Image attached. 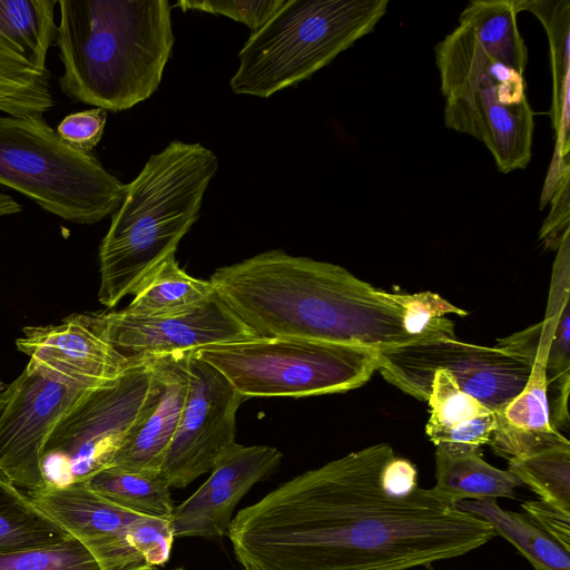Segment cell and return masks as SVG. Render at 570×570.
Returning a JSON list of instances; mask_svg holds the SVG:
<instances>
[{
	"instance_id": "23",
	"label": "cell",
	"mask_w": 570,
	"mask_h": 570,
	"mask_svg": "<svg viewBox=\"0 0 570 570\" xmlns=\"http://www.w3.org/2000/svg\"><path fill=\"white\" fill-rule=\"evenodd\" d=\"M215 296L212 283L187 274L174 254L157 267L121 311L141 318L173 316L191 311Z\"/></svg>"
},
{
	"instance_id": "26",
	"label": "cell",
	"mask_w": 570,
	"mask_h": 570,
	"mask_svg": "<svg viewBox=\"0 0 570 570\" xmlns=\"http://www.w3.org/2000/svg\"><path fill=\"white\" fill-rule=\"evenodd\" d=\"M517 16L514 0H474L463 9L459 22L470 28L493 58L523 73L528 49Z\"/></svg>"
},
{
	"instance_id": "7",
	"label": "cell",
	"mask_w": 570,
	"mask_h": 570,
	"mask_svg": "<svg viewBox=\"0 0 570 570\" xmlns=\"http://www.w3.org/2000/svg\"><path fill=\"white\" fill-rule=\"evenodd\" d=\"M0 185L73 224L112 215L126 185L92 153L67 144L42 117L0 114Z\"/></svg>"
},
{
	"instance_id": "19",
	"label": "cell",
	"mask_w": 570,
	"mask_h": 570,
	"mask_svg": "<svg viewBox=\"0 0 570 570\" xmlns=\"http://www.w3.org/2000/svg\"><path fill=\"white\" fill-rule=\"evenodd\" d=\"M495 428L488 444L508 461L569 443L551 423L544 364L534 361L523 390L494 413Z\"/></svg>"
},
{
	"instance_id": "27",
	"label": "cell",
	"mask_w": 570,
	"mask_h": 570,
	"mask_svg": "<svg viewBox=\"0 0 570 570\" xmlns=\"http://www.w3.org/2000/svg\"><path fill=\"white\" fill-rule=\"evenodd\" d=\"M96 492L130 512L171 520L175 505L170 487L159 474L107 466L87 480Z\"/></svg>"
},
{
	"instance_id": "40",
	"label": "cell",
	"mask_w": 570,
	"mask_h": 570,
	"mask_svg": "<svg viewBox=\"0 0 570 570\" xmlns=\"http://www.w3.org/2000/svg\"><path fill=\"white\" fill-rule=\"evenodd\" d=\"M245 570H249V569H245Z\"/></svg>"
},
{
	"instance_id": "21",
	"label": "cell",
	"mask_w": 570,
	"mask_h": 570,
	"mask_svg": "<svg viewBox=\"0 0 570 570\" xmlns=\"http://www.w3.org/2000/svg\"><path fill=\"white\" fill-rule=\"evenodd\" d=\"M435 480L431 491L451 504L462 500L513 499L514 489L522 485L509 470L485 462L481 449L461 452L436 449Z\"/></svg>"
},
{
	"instance_id": "24",
	"label": "cell",
	"mask_w": 570,
	"mask_h": 570,
	"mask_svg": "<svg viewBox=\"0 0 570 570\" xmlns=\"http://www.w3.org/2000/svg\"><path fill=\"white\" fill-rule=\"evenodd\" d=\"M455 507L485 520L534 570H570L569 551L525 514L503 510L495 499L462 500Z\"/></svg>"
},
{
	"instance_id": "34",
	"label": "cell",
	"mask_w": 570,
	"mask_h": 570,
	"mask_svg": "<svg viewBox=\"0 0 570 570\" xmlns=\"http://www.w3.org/2000/svg\"><path fill=\"white\" fill-rule=\"evenodd\" d=\"M552 209L540 230L544 246L558 249L569 233V175L562 177L550 198Z\"/></svg>"
},
{
	"instance_id": "20",
	"label": "cell",
	"mask_w": 570,
	"mask_h": 570,
	"mask_svg": "<svg viewBox=\"0 0 570 570\" xmlns=\"http://www.w3.org/2000/svg\"><path fill=\"white\" fill-rule=\"evenodd\" d=\"M428 402L431 415L425 432L438 450L461 452L488 444L494 412L461 391L448 371L434 373Z\"/></svg>"
},
{
	"instance_id": "3",
	"label": "cell",
	"mask_w": 570,
	"mask_h": 570,
	"mask_svg": "<svg viewBox=\"0 0 570 570\" xmlns=\"http://www.w3.org/2000/svg\"><path fill=\"white\" fill-rule=\"evenodd\" d=\"M60 90L73 102L121 111L158 88L171 55L168 0H57Z\"/></svg>"
},
{
	"instance_id": "4",
	"label": "cell",
	"mask_w": 570,
	"mask_h": 570,
	"mask_svg": "<svg viewBox=\"0 0 570 570\" xmlns=\"http://www.w3.org/2000/svg\"><path fill=\"white\" fill-rule=\"evenodd\" d=\"M218 168L198 142L170 141L128 185L99 245L98 301L114 308L134 295L197 220L204 194Z\"/></svg>"
},
{
	"instance_id": "25",
	"label": "cell",
	"mask_w": 570,
	"mask_h": 570,
	"mask_svg": "<svg viewBox=\"0 0 570 570\" xmlns=\"http://www.w3.org/2000/svg\"><path fill=\"white\" fill-rule=\"evenodd\" d=\"M68 537L0 468V554L57 543Z\"/></svg>"
},
{
	"instance_id": "2",
	"label": "cell",
	"mask_w": 570,
	"mask_h": 570,
	"mask_svg": "<svg viewBox=\"0 0 570 570\" xmlns=\"http://www.w3.org/2000/svg\"><path fill=\"white\" fill-rule=\"evenodd\" d=\"M217 297L256 338H302L381 351L420 342L391 293L340 265L282 249L217 268Z\"/></svg>"
},
{
	"instance_id": "14",
	"label": "cell",
	"mask_w": 570,
	"mask_h": 570,
	"mask_svg": "<svg viewBox=\"0 0 570 570\" xmlns=\"http://www.w3.org/2000/svg\"><path fill=\"white\" fill-rule=\"evenodd\" d=\"M92 327L128 357L193 352L199 347L256 338L217 295L183 314L141 318L122 311L88 313Z\"/></svg>"
},
{
	"instance_id": "35",
	"label": "cell",
	"mask_w": 570,
	"mask_h": 570,
	"mask_svg": "<svg viewBox=\"0 0 570 570\" xmlns=\"http://www.w3.org/2000/svg\"><path fill=\"white\" fill-rule=\"evenodd\" d=\"M521 508L538 527L570 551V513L541 500L527 501Z\"/></svg>"
},
{
	"instance_id": "9",
	"label": "cell",
	"mask_w": 570,
	"mask_h": 570,
	"mask_svg": "<svg viewBox=\"0 0 570 570\" xmlns=\"http://www.w3.org/2000/svg\"><path fill=\"white\" fill-rule=\"evenodd\" d=\"M158 397L149 356L135 357L118 377L83 391L49 434L42 458L46 479L62 471L61 484L85 481L110 465L129 433Z\"/></svg>"
},
{
	"instance_id": "36",
	"label": "cell",
	"mask_w": 570,
	"mask_h": 570,
	"mask_svg": "<svg viewBox=\"0 0 570 570\" xmlns=\"http://www.w3.org/2000/svg\"><path fill=\"white\" fill-rule=\"evenodd\" d=\"M381 485L389 494L407 495L419 487L416 468L411 461L394 455L382 470Z\"/></svg>"
},
{
	"instance_id": "29",
	"label": "cell",
	"mask_w": 570,
	"mask_h": 570,
	"mask_svg": "<svg viewBox=\"0 0 570 570\" xmlns=\"http://www.w3.org/2000/svg\"><path fill=\"white\" fill-rule=\"evenodd\" d=\"M0 570H102L76 538L0 554Z\"/></svg>"
},
{
	"instance_id": "12",
	"label": "cell",
	"mask_w": 570,
	"mask_h": 570,
	"mask_svg": "<svg viewBox=\"0 0 570 570\" xmlns=\"http://www.w3.org/2000/svg\"><path fill=\"white\" fill-rule=\"evenodd\" d=\"M57 0H0V112L42 117L55 106L47 56Z\"/></svg>"
},
{
	"instance_id": "22",
	"label": "cell",
	"mask_w": 570,
	"mask_h": 570,
	"mask_svg": "<svg viewBox=\"0 0 570 570\" xmlns=\"http://www.w3.org/2000/svg\"><path fill=\"white\" fill-rule=\"evenodd\" d=\"M514 4L518 13L523 10L533 13L547 31L553 81L551 118L557 142L553 157L568 163L570 2L514 0Z\"/></svg>"
},
{
	"instance_id": "15",
	"label": "cell",
	"mask_w": 570,
	"mask_h": 570,
	"mask_svg": "<svg viewBox=\"0 0 570 570\" xmlns=\"http://www.w3.org/2000/svg\"><path fill=\"white\" fill-rule=\"evenodd\" d=\"M29 495L48 517L91 552L102 570L150 567L127 541V529L138 513L109 501L86 481L47 483L29 491Z\"/></svg>"
},
{
	"instance_id": "10",
	"label": "cell",
	"mask_w": 570,
	"mask_h": 570,
	"mask_svg": "<svg viewBox=\"0 0 570 570\" xmlns=\"http://www.w3.org/2000/svg\"><path fill=\"white\" fill-rule=\"evenodd\" d=\"M377 371L406 394L428 401L433 375L448 371L459 389L492 412L502 409L528 383L533 364L495 347L441 338L377 351Z\"/></svg>"
},
{
	"instance_id": "31",
	"label": "cell",
	"mask_w": 570,
	"mask_h": 570,
	"mask_svg": "<svg viewBox=\"0 0 570 570\" xmlns=\"http://www.w3.org/2000/svg\"><path fill=\"white\" fill-rule=\"evenodd\" d=\"M288 0H209L187 1L180 0L175 6L183 10H198L214 14H222L235 21L245 23L253 33L261 30Z\"/></svg>"
},
{
	"instance_id": "30",
	"label": "cell",
	"mask_w": 570,
	"mask_h": 570,
	"mask_svg": "<svg viewBox=\"0 0 570 570\" xmlns=\"http://www.w3.org/2000/svg\"><path fill=\"white\" fill-rule=\"evenodd\" d=\"M175 535L171 520L138 514L127 529V541L150 567L164 566Z\"/></svg>"
},
{
	"instance_id": "8",
	"label": "cell",
	"mask_w": 570,
	"mask_h": 570,
	"mask_svg": "<svg viewBox=\"0 0 570 570\" xmlns=\"http://www.w3.org/2000/svg\"><path fill=\"white\" fill-rule=\"evenodd\" d=\"M193 353L246 400L346 392L366 383L379 366L375 350L302 338H250Z\"/></svg>"
},
{
	"instance_id": "17",
	"label": "cell",
	"mask_w": 570,
	"mask_h": 570,
	"mask_svg": "<svg viewBox=\"0 0 570 570\" xmlns=\"http://www.w3.org/2000/svg\"><path fill=\"white\" fill-rule=\"evenodd\" d=\"M282 456L276 448L235 443L212 469L209 478L175 507V538L226 535L240 499L278 469Z\"/></svg>"
},
{
	"instance_id": "13",
	"label": "cell",
	"mask_w": 570,
	"mask_h": 570,
	"mask_svg": "<svg viewBox=\"0 0 570 570\" xmlns=\"http://www.w3.org/2000/svg\"><path fill=\"white\" fill-rule=\"evenodd\" d=\"M7 390L0 411V468L21 488L33 491L48 482L43 449L59 419L88 390L57 380L27 364Z\"/></svg>"
},
{
	"instance_id": "16",
	"label": "cell",
	"mask_w": 570,
	"mask_h": 570,
	"mask_svg": "<svg viewBox=\"0 0 570 570\" xmlns=\"http://www.w3.org/2000/svg\"><path fill=\"white\" fill-rule=\"evenodd\" d=\"M16 345L32 366L83 389L115 380L135 361L108 343L87 314H71L53 325L27 326Z\"/></svg>"
},
{
	"instance_id": "33",
	"label": "cell",
	"mask_w": 570,
	"mask_h": 570,
	"mask_svg": "<svg viewBox=\"0 0 570 570\" xmlns=\"http://www.w3.org/2000/svg\"><path fill=\"white\" fill-rule=\"evenodd\" d=\"M570 302L564 298L556 318L553 334L546 354L544 367L547 383L570 379Z\"/></svg>"
},
{
	"instance_id": "32",
	"label": "cell",
	"mask_w": 570,
	"mask_h": 570,
	"mask_svg": "<svg viewBox=\"0 0 570 570\" xmlns=\"http://www.w3.org/2000/svg\"><path fill=\"white\" fill-rule=\"evenodd\" d=\"M106 121L105 109L91 108L67 115L56 130L73 148L91 153L102 137Z\"/></svg>"
},
{
	"instance_id": "37",
	"label": "cell",
	"mask_w": 570,
	"mask_h": 570,
	"mask_svg": "<svg viewBox=\"0 0 570 570\" xmlns=\"http://www.w3.org/2000/svg\"><path fill=\"white\" fill-rule=\"evenodd\" d=\"M22 206L11 196L0 193V217L19 214Z\"/></svg>"
},
{
	"instance_id": "1",
	"label": "cell",
	"mask_w": 570,
	"mask_h": 570,
	"mask_svg": "<svg viewBox=\"0 0 570 570\" xmlns=\"http://www.w3.org/2000/svg\"><path fill=\"white\" fill-rule=\"evenodd\" d=\"M380 443L281 484L233 518L227 535L249 570H411L463 556L495 534L482 518L417 487L392 495Z\"/></svg>"
},
{
	"instance_id": "6",
	"label": "cell",
	"mask_w": 570,
	"mask_h": 570,
	"mask_svg": "<svg viewBox=\"0 0 570 570\" xmlns=\"http://www.w3.org/2000/svg\"><path fill=\"white\" fill-rule=\"evenodd\" d=\"M387 0H288L239 51L237 95L267 98L328 65L372 32Z\"/></svg>"
},
{
	"instance_id": "39",
	"label": "cell",
	"mask_w": 570,
	"mask_h": 570,
	"mask_svg": "<svg viewBox=\"0 0 570 570\" xmlns=\"http://www.w3.org/2000/svg\"><path fill=\"white\" fill-rule=\"evenodd\" d=\"M140 570H158L156 567H147V568H144V569H140ZM174 570H184L183 568H177V569H174Z\"/></svg>"
},
{
	"instance_id": "18",
	"label": "cell",
	"mask_w": 570,
	"mask_h": 570,
	"mask_svg": "<svg viewBox=\"0 0 570 570\" xmlns=\"http://www.w3.org/2000/svg\"><path fill=\"white\" fill-rule=\"evenodd\" d=\"M190 352L149 356L158 385L156 403L116 451L109 466L159 474L186 399Z\"/></svg>"
},
{
	"instance_id": "11",
	"label": "cell",
	"mask_w": 570,
	"mask_h": 570,
	"mask_svg": "<svg viewBox=\"0 0 570 570\" xmlns=\"http://www.w3.org/2000/svg\"><path fill=\"white\" fill-rule=\"evenodd\" d=\"M189 384L160 475L170 488H186L215 466L236 443V413L246 399L214 366L188 356Z\"/></svg>"
},
{
	"instance_id": "38",
	"label": "cell",
	"mask_w": 570,
	"mask_h": 570,
	"mask_svg": "<svg viewBox=\"0 0 570 570\" xmlns=\"http://www.w3.org/2000/svg\"><path fill=\"white\" fill-rule=\"evenodd\" d=\"M7 401V391H0V411L2 410L4 403Z\"/></svg>"
},
{
	"instance_id": "5",
	"label": "cell",
	"mask_w": 570,
	"mask_h": 570,
	"mask_svg": "<svg viewBox=\"0 0 570 570\" xmlns=\"http://www.w3.org/2000/svg\"><path fill=\"white\" fill-rule=\"evenodd\" d=\"M444 124L485 145L498 169H524L531 159L534 112L523 73L493 58L464 23L435 46Z\"/></svg>"
},
{
	"instance_id": "28",
	"label": "cell",
	"mask_w": 570,
	"mask_h": 570,
	"mask_svg": "<svg viewBox=\"0 0 570 570\" xmlns=\"http://www.w3.org/2000/svg\"><path fill=\"white\" fill-rule=\"evenodd\" d=\"M509 471L541 501L570 513V442L510 460Z\"/></svg>"
}]
</instances>
